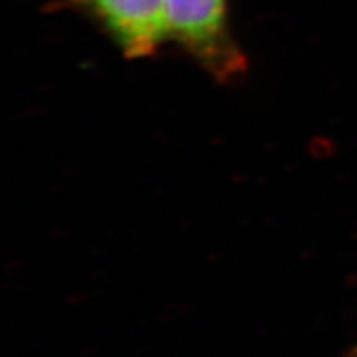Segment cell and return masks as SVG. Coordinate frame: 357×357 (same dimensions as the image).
Returning a JSON list of instances; mask_svg holds the SVG:
<instances>
[{
    "instance_id": "6da1fadb",
    "label": "cell",
    "mask_w": 357,
    "mask_h": 357,
    "mask_svg": "<svg viewBox=\"0 0 357 357\" xmlns=\"http://www.w3.org/2000/svg\"><path fill=\"white\" fill-rule=\"evenodd\" d=\"M167 38L215 73L242 66L229 20V0H166Z\"/></svg>"
},
{
    "instance_id": "7a4b0ae2",
    "label": "cell",
    "mask_w": 357,
    "mask_h": 357,
    "mask_svg": "<svg viewBox=\"0 0 357 357\" xmlns=\"http://www.w3.org/2000/svg\"><path fill=\"white\" fill-rule=\"evenodd\" d=\"M91 19L126 56L154 53L167 40L166 0H63Z\"/></svg>"
}]
</instances>
